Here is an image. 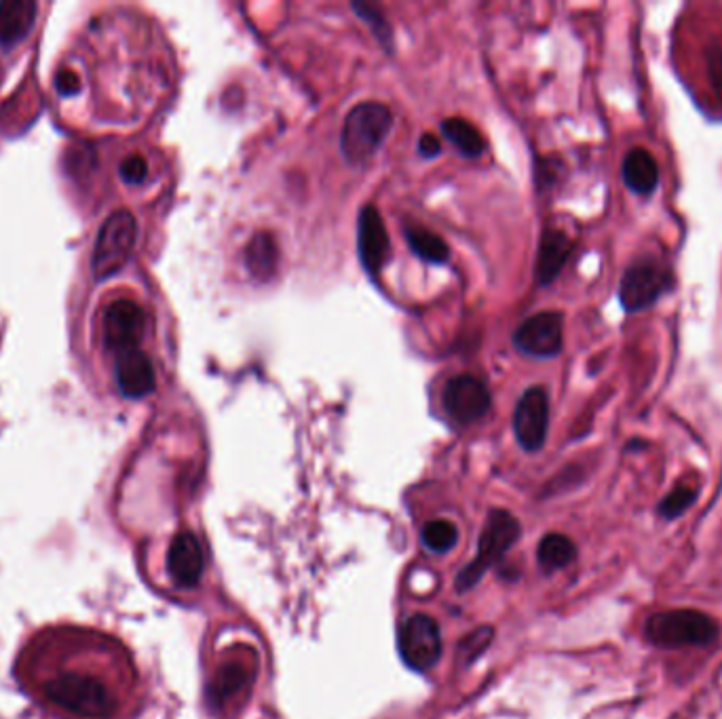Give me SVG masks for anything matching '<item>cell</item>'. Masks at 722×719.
Listing matches in <instances>:
<instances>
[{
    "label": "cell",
    "instance_id": "6da1fadb",
    "mask_svg": "<svg viewBox=\"0 0 722 719\" xmlns=\"http://www.w3.org/2000/svg\"><path fill=\"white\" fill-rule=\"evenodd\" d=\"M47 698L79 719H108L117 709V698L100 677L83 671H64L44 683Z\"/></svg>",
    "mask_w": 722,
    "mask_h": 719
},
{
    "label": "cell",
    "instance_id": "7a4b0ae2",
    "mask_svg": "<svg viewBox=\"0 0 722 719\" xmlns=\"http://www.w3.org/2000/svg\"><path fill=\"white\" fill-rule=\"evenodd\" d=\"M393 128L391 110L379 102H363L353 108L342 125L340 149L351 163H365L383 146Z\"/></svg>",
    "mask_w": 722,
    "mask_h": 719
},
{
    "label": "cell",
    "instance_id": "3957f363",
    "mask_svg": "<svg viewBox=\"0 0 722 719\" xmlns=\"http://www.w3.org/2000/svg\"><path fill=\"white\" fill-rule=\"evenodd\" d=\"M644 635L659 648L710 646L719 637V622L698 610L653 614L644 625Z\"/></svg>",
    "mask_w": 722,
    "mask_h": 719
},
{
    "label": "cell",
    "instance_id": "277c9868",
    "mask_svg": "<svg viewBox=\"0 0 722 719\" xmlns=\"http://www.w3.org/2000/svg\"><path fill=\"white\" fill-rule=\"evenodd\" d=\"M138 224L128 210L110 213L102 224L91 255V271L98 281L117 275L136 247Z\"/></svg>",
    "mask_w": 722,
    "mask_h": 719
},
{
    "label": "cell",
    "instance_id": "5b68a950",
    "mask_svg": "<svg viewBox=\"0 0 722 719\" xmlns=\"http://www.w3.org/2000/svg\"><path fill=\"white\" fill-rule=\"evenodd\" d=\"M518 538H520V524L511 513L508 510L490 513L487 528L482 531V538L478 545V555L468 568L459 574L457 587L463 591L475 587L480 583V578L494 566V561H499L511 549V545Z\"/></svg>",
    "mask_w": 722,
    "mask_h": 719
},
{
    "label": "cell",
    "instance_id": "8992f818",
    "mask_svg": "<svg viewBox=\"0 0 722 719\" xmlns=\"http://www.w3.org/2000/svg\"><path fill=\"white\" fill-rule=\"evenodd\" d=\"M670 287V271L655 257H642L634 262L621 279L619 300L628 313H638L653 306Z\"/></svg>",
    "mask_w": 722,
    "mask_h": 719
},
{
    "label": "cell",
    "instance_id": "52a82bcc",
    "mask_svg": "<svg viewBox=\"0 0 722 719\" xmlns=\"http://www.w3.org/2000/svg\"><path fill=\"white\" fill-rule=\"evenodd\" d=\"M400 655L405 665L419 674L435 667L442 656V634L440 625L425 614L410 616L400 627L398 635Z\"/></svg>",
    "mask_w": 722,
    "mask_h": 719
},
{
    "label": "cell",
    "instance_id": "ba28073f",
    "mask_svg": "<svg viewBox=\"0 0 722 719\" xmlns=\"http://www.w3.org/2000/svg\"><path fill=\"white\" fill-rule=\"evenodd\" d=\"M147 315L140 304L131 300L112 302L104 313V342L112 353L123 355L129 351H138L144 338Z\"/></svg>",
    "mask_w": 722,
    "mask_h": 719
},
{
    "label": "cell",
    "instance_id": "9c48e42d",
    "mask_svg": "<svg viewBox=\"0 0 722 719\" xmlns=\"http://www.w3.org/2000/svg\"><path fill=\"white\" fill-rule=\"evenodd\" d=\"M550 428V397L541 386L529 388L515 405L513 433L527 452L541 449Z\"/></svg>",
    "mask_w": 722,
    "mask_h": 719
},
{
    "label": "cell",
    "instance_id": "30bf717a",
    "mask_svg": "<svg viewBox=\"0 0 722 719\" xmlns=\"http://www.w3.org/2000/svg\"><path fill=\"white\" fill-rule=\"evenodd\" d=\"M562 315L560 313H539L527 318L513 334L518 351L531 357H555L562 351Z\"/></svg>",
    "mask_w": 722,
    "mask_h": 719
},
{
    "label": "cell",
    "instance_id": "8fae6325",
    "mask_svg": "<svg viewBox=\"0 0 722 719\" xmlns=\"http://www.w3.org/2000/svg\"><path fill=\"white\" fill-rule=\"evenodd\" d=\"M444 409L454 423H478L489 414V388L473 376H457L444 388Z\"/></svg>",
    "mask_w": 722,
    "mask_h": 719
},
{
    "label": "cell",
    "instance_id": "7c38bea8",
    "mask_svg": "<svg viewBox=\"0 0 722 719\" xmlns=\"http://www.w3.org/2000/svg\"><path fill=\"white\" fill-rule=\"evenodd\" d=\"M389 252L391 243L383 215L377 207L368 205L360 213V257L363 269L370 275H379L389 260Z\"/></svg>",
    "mask_w": 722,
    "mask_h": 719
},
{
    "label": "cell",
    "instance_id": "4fadbf2b",
    "mask_svg": "<svg viewBox=\"0 0 722 719\" xmlns=\"http://www.w3.org/2000/svg\"><path fill=\"white\" fill-rule=\"evenodd\" d=\"M205 568L203 559V549L197 540V536L191 531H180L173 543H171L170 553H168V571L171 580L178 587H194Z\"/></svg>",
    "mask_w": 722,
    "mask_h": 719
},
{
    "label": "cell",
    "instance_id": "5bb4252c",
    "mask_svg": "<svg viewBox=\"0 0 722 719\" xmlns=\"http://www.w3.org/2000/svg\"><path fill=\"white\" fill-rule=\"evenodd\" d=\"M117 382L129 399H142L154 391V369L149 357L138 348L117 357Z\"/></svg>",
    "mask_w": 722,
    "mask_h": 719
},
{
    "label": "cell",
    "instance_id": "9a60e30c",
    "mask_svg": "<svg viewBox=\"0 0 722 719\" xmlns=\"http://www.w3.org/2000/svg\"><path fill=\"white\" fill-rule=\"evenodd\" d=\"M39 4L32 0H2L0 2V44L22 43L37 22Z\"/></svg>",
    "mask_w": 722,
    "mask_h": 719
},
{
    "label": "cell",
    "instance_id": "2e32d148",
    "mask_svg": "<svg viewBox=\"0 0 722 719\" xmlns=\"http://www.w3.org/2000/svg\"><path fill=\"white\" fill-rule=\"evenodd\" d=\"M571 252H573V241L562 231H548L543 234L539 262H537V275L541 285H550L553 279L560 275Z\"/></svg>",
    "mask_w": 722,
    "mask_h": 719
},
{
    "label": "cell",
    "instance_id": "e0dca14e",
    "mask_svg": "<svg viewBox=\"0 0 722 719\" xmlns=\"http://www.w3.org/2000/svg\"><path fill=\"white\" fill-rule=\"evenodd\" d=\"M621 175L625 186L636 194H651L658 189L659 165L649 150L634 149L628 152Z\"/></svg>",
    "mask_w": 722,
    "mask_h": 719
},
{
    "label": "cell",
    "instance_id": "ac0fdd59",
    "mask_svg": "<svg viewBox=\"0 0 722 719\" xmlns=\"http://www.w3.org/2000/svg\"><path fill=\"white\" fill-rule=\"evenodd\" d=\"M245 264L248 271L258 281H269L275 275L277 264H279V247L275 239L269 233L255 234L245 250Z\"/></svg>",
    "mask_w": 722,
    "mask_h": 719
},
{
    "label": "cell",
    "instance_id": "d6986e66",
    "mask_svg": "<svg viewBox=\"0 0 722 719\" xmlns=\"http://www.w3.org/2000/svg\"><path fill=\"white\" fill-rule=\"evenodd\" d=\"M576 557V547L573 540L562 534H548L537 549L539 566L545 571L564 570Z\"/></svg>",
    "mask_w": 722,
    "mask_h": 719
},
{
    "label": "cell",
    "instance_id": "ffe728a7",
    "mask_svg": "<svg viewBox=\"0 0 722 719\" xmlns=\"http://www.w3.org/2000/svg\"><path fill=\"white\" fill-rule=\"evenodd\" d=\"M442 131H444L448 142L465 156H471V159L480 156L487 149L482 133L465 119H459V117L447 119L442 123Z\"/></svg>",
    "mask_w": 722,
    "mask_h": 719
},
{
    "label": "cell",
    "instance_id": "44dd1931",
    "mask_svg": "<svg viewBox=\"0 0 722 719\" xmlns=\"http://www.w3.org/2000/svg\"><path fill=\"white\" fill-rule=\"evenodd\" d=\"M405 236H408V243L414 250V254L425 262L444 264L450 257L447 243L438 234L431 233L427 229H408Z\"/></svg>",
    "mask_w": 722,
    "mask_h": 719
},
{
    "label": "cell",
    "instance_id": "7402d4cb",
    "mask_svg": "<svg viewBox=\"0 0 722 719\" xmlns=\"http://www.w3.org/2000/svg\"><path fill=\"white\" fill-rule=\"evenodd\" d=\"M252 677L248 676L245 667L241 665H229L218 671V676L212 683V698L215 702H222L227 698L233 697L237 692L243 690V686L250 683Z\"/></svg>",
    "mask_w": 722,
    "mask_h": 719
},
{
    "label": "cell",
    "instance_id": "603a6c76",
    "mask_svg": "<svg viewBox=\"0 0 722 719\" xmlns=\"http://www.w3.org/2000/svg\"><path fill=\"white\" fill-rule=\"evenodd\" d=\"M459 543V529L447 519L427 524L423 529V545L433 553H447Z\"/></svg>",
    "mask_w": 722,
    "mask_h": 719
},
{
    "label": "cell",
    "instance_id": "cb8c5ba5",
    "mask_svg": "<svg viewBox=\"0 0 722 719\" xmlns=\"http://www.w3.org/2000/svg\"><path fill=\"white\" fill-rule=\"evenodd\" d=\"M695 494H698V492H695L693 487H676V489H674L672 494H668V498L661 503V507H659L661 515H663V517H668V519H672V517H679V515H682L686 508L693 505V500H695Z\"/></svg>",
    "mask_w": 722,
    "mask_h": 719
},
{
    "label": "cell",
    "instance_id": "d4e9b609",
    "mask_svg": "<svg viewBox=\"0 0 722 719\" xmlns=\"http://www.w3.org/2000/svg\"><path fill=\"white\" fill-rule=\"evenodd\" d=\"M119 171H121V178H123L128 184H131V186H138V184H142V182L149 178V163H147L144 156H140V154H131V156H128V159L121 163Z\"/></svg>",
    "mask_w": 722,
    "mask_h": 719
},
{
    "label": "cell",
    "instance_id": "484cf974",
    "mask_svg": "<svg viewBox=\"0 0 722 719\" xmlns=\"http://www.w3.org/2000/svg\"><path fill=\"white\" fill-rule=\"evenodd\" d=\"M56 89H58L60 95L72 98V95H77V93L81 91V79H79L77 72L66 70L64 68V70H60V72L56 74Z\"/></svg>",
    "mask_w": 722,
    "mask_h": 719
},
{
    "label": "cell",
    "instance_id": "4316f807",
    "mask_svg": "<svg viewBox=\"0 0 722 719\" xmlns=\"http://www.w3.org/2000/svg\"><path fill=\"white\" fill-rule=\"evenodd\" d=\"M419 150H421L423 156H438L440 150H442V142H440L438 135L425 133V135L421 138V142H419Z\"/></svg>",
    "mask_w": 722,
    "mask_h": 719
}]
</instances>
